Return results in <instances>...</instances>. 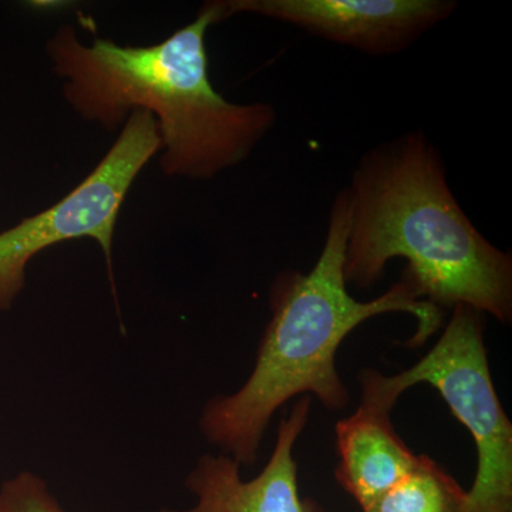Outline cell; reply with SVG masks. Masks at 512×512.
I'll list each match as a JSON object with an SVG mask.
<instances>
[{"instance_id": "cell-1", "label": "cell", "mask_w": 512, "mask_h": 512, "mask_svg": "<svg viewBox=\"0 0 512 512\" xmlns=\"http://www.w3.org/2000/svg\"><path fill=\"white\" fill-rule=\"evenodd\" d=\"M225 19L222 0L205 2L191 23L151 46L97 36L86 45L63 25L46 53L74 113L111 133L133 111H147L157 123L161 171L207 181L244 163L276 121L271 104L232 103L215 90L205 39Z\"/></svg>"}, {"instance_id": "cell-2", "label": "cell", "mask_w": 512, "mask_h": 512, "mask_svg": "<svg viewBox=\"0 0 512 512\" xmlns=\"http://www.w3.org/2000/svg\"><path fill=\"white\" fill-rule=\"evenodd\" d=\"M350 224L352 198L342 188L311 271L286 269L272 282L271 320L247 382L235 393L214 397L202 410V436L241 467L258 461L269 421L293 397L313 394L332 412L348 406L350 394L336 369V353L360 323L384 313H409L417 319L410 348L423 345L443 325V311L424 301L406 275L372 301L350 295L343 271Z\"/></svg>"}, {"instance_id": "cell-3", "label": "cell", "mask_w": 512, "mask_h": 512, "mask_svg": "<svg viewBox=\"0 0 512 512\" xmlns=\"http://www.w3.org/2000/svg\"><path fill=\"white\" fill-rule=\"evenodd\" d=\"M348 190L346 284L370 288L387 262L403 258V275L424 301L441 311L467 305L511 322V254L474 227L447 183L443 157L423 131L363 154Z\"/></svg>"}, {"instance_id": "cell-4", "label": "cell", "mask_w": 512, "mask_h": 512, "mask_svg": "<svg viewBox=\"0 0 512 512\" xmlns=\"http://www.w3.org/2000/svg\"><path fill=\"white\" fill-rule=\"evenodd\" d=\"M484 315L467 305L451 309L439 342L420 362L394 376L359 373L363 406L390 413L407 389L439 390L476 443L478 466L464 512H512V426L495 392L484 343Z\"/></svg>"}, {"instance_id": "cell-5", "label": "cell", "mask_w": 512, "mask_h": 512, "mask_svg": "<svg viewBox=\"0 0 512 512\" xmlns=\"http://www.w3.org/2000/svg\"><path fill=\"white\" fill-rule=\"evenodd\" d=\"M156 120L133 111L92 173L47 210L0 232V312H8L26 286V269L40 252L70 239L97 241L107 262L113 295V239L130 188L160 153Z\"/></svg>"}, {"instance_id": "cell-6", "label": "cell", "mask_w": 512, "mask_h": 512, "mask_svg": "<svg viewBox=\"0 0 512 512\" xmlns=\"http://www.w3.org/2000/svg\"><path fill=\"white\" fill-rule=\"evenodd\" d=\"M225 18L252 13L370 56L409 49L453 15V0H222Z\"/></svg>"}, {"instance_id": "cell-7", "label": "cell", "mask_w": 512, "mask_h": 512, "mask_svg": "<svg viewBox=\"0 0 512 512\" xmlns=\"http://www.w3.org/2000/svg\"><path fill=\"white\" fill-rule=\"evenodd\" d=\"M309 414L311 396H302L279 423L272 456L252 480L242 478L238 461L227 454H204L185 478L195 504L161 512H323L315 500L302 497L293 457Z\"/></svg>"}, {"instance_id": "cell-8", "label": "cell", "mask_w": 512, "mask_h": 512, "mask_svg": "<svg viewBox=\"0 0 512 512\" xmlns=\"http://www.w3.org/2000/svg\"><path fill=\"white\" fill-rule=\"evenodd\" d=\"M339 466L336 480L365 508L400 483L419 464L394 430L390 413L360 404L348 419L336 424Z\"/></svg>"}, {"instance_id": "cell-9", "label": "cell", "mask_w": 512, "mask_h": 512, "mask_svg": "<svg viewBox=\"0 0 512 512\" xmlns=\"http://www.w3.org/2000/svg\"><path fill=\"white\" fill-rule=\"evenodd\" d=\"M467 491L440 464L420 456L412 473L377 497L363 512H464Z\"/></svg>"}, {"instance_id": "cell-10", "label": "cell", "mask_w": 512, "mask_h": 512, "mask_svg": "<svg viewBox=\"0 0 512 512\" xmlns=\"http://www.w3.org/2000/svg\"><path fill=\"white\" fill-rule=\"evenodd\" d=\"M0 512H66L49 485L32 471H20L0 485Z\"/></svg>"}]
</instances>
